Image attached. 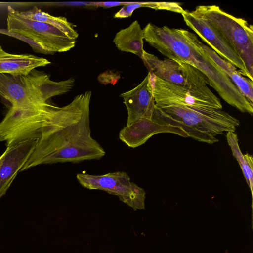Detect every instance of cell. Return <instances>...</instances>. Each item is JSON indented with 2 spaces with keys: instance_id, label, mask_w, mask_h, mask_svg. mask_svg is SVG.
<instances>
[{
  "instance_id": "cell-17",
  "label": "cell",
  "mask_w": 253,
  "mask_h": 253,
  "mask_svg": "<svg viewBox=\"0 0 253 253\" xmlns=\"http://www.w3.org/2000/svg\"><path fill=\"white\" fill-rule=\"evenodd\" d=\"M143 40V29L135 20L118 32L113 41L119 50L133 53L141 58L144 51Z\"/></svg>"
},
{
  "instance_id": "cell-10",
  "label": "cell",
  "mask_w": 253,
  "mask_h": 253,
  "mask_svg": "<svg viewBox=\"0 0 253 253\" xmlns=\"http://www.w3.org/2000/svg\"><path fill=\"white\" fill-rule=\"evenodd\" d=\"M141 59L148 72L164 81L181 85H210L207 77L187 63L168 58L162 60L145 50Z\"/></svg>"
},
{
  "instance_id": "cell-1",
  "label": "cell",
  "mask_w": 253,
  "mask_h": 253,
  "mask_svg": "<svg viewBox=\"0 0 253 253\" xmlns=\"http://www.w3.org/2000/svg\"><path fill=\"white\" fill-rule=\"evenodd\" d=\"M91 92L76 96L53 112L33 152L20 171L41 164L99 160L105 155L91 135L89 106Z\"/></svg>"
},
{
  "instance_id": "cell-14",
  "label": "cell",
  "mask_w": 253,
  "mask_h": 253,
  "mask_svg": "<svg viewBox=\"0 0 253 253\" xmlns=\"http://www.w3.org/2000/svg\"><path fill=\"white\" fill-rule=\"evenodd\" d=\"M127 111L126 126H129L143 117H152L155 103L150 74L132 89L120 95Z\"/></svg>"
},
{
  "instance_id": "cell-4",
  "label": "cell",
  "mask_w": 253,
  "mask_h": 253,
  "mask_svg": "<svg viewBox=\"0 0 253 253\" xmlns=\"http://www.w3.org/2000/svg\"><path fill=\"white\" fill-rule=\"evenodd\" d=\"M74 82L73 78L54 82L47 74L35 69L26 75L0 74V96L11 106L42 105L52 97L69 91Z\"/></svg>"
},
{
  "instance_id": "cell-12",
  "label": "cell",
  "mask_w": 253,
  "mask_h": 253,
  "mask_svg": "<svg viewBox=\"0 0 253 253\" xmlns=\"http://www.w3.org/2000/svg\"><path fill=\"white\" fill-rule=\"evenodd\" d=\"M38 141L34 138L21 141L7 147L0 156V198L33 152Z\"/></svg>"
},
{
  "instance_id": "cell-9",
  "label": "cell",
  "mask_w": 253,
  "mask_h": 253,
  "mask_svg": "<svg viewBox=\"0 0 253 253\" xmlns=\"http://www.w3.org/2000/svg\"><path fill=\"white\" fill-rule=\"evenodd\" d=\"M79 183L89 190H100L117 196L133 210L145 209V191L133 182L125 172H110L100 175L78 173Z\"/></svg>"
},
{
  "instance_id": "cell-18",
  "label": "cell",
  "mask_w": 253,
  "mask_h": 253,
  "mask_svg": "<svg viewBox=\"0 0 253 253\" xmlns=\"http://www.w3.org/2000/svg\"><path fill=\"white\" fill-rule=\"evenodd\" d=\"M16 12L22 18L50 25L62 31L72 39L76 40L78 37V33L74 29L73 25L68 22L65 17L52 16L36 7L29 11L22 12L16 11Z\"/></svg>"
},
{
  "instance_id": "cell-19",
  "label": "cell",
  "mask_w": 253,
  "mask_h": 253,
  "mask_svg": "<svg viewBox=\"0 0 253 253\" xmlns=\"http://www.w3.org/2000/svg\"><path fill=\"white\" fill-rule=\"evenodd\" d=\"M226 139L232 152V154L238 162L253 195V157L247 153L243 154L238 143V136L235 132H227Z\"/></svg>"
},
{
  "instance_id": "cell-20",
  "label": "cell",
  "mask_w": 253,
  "mask_h": 253,
  "mask_svg": "<svg viewBox=\"0 0 253 253\" xmlns=\"http://www.w3.org/2000/svg\"><path fill=\"white\" fill-rule=\"evenodd\" d=\"M147 7L155 10H164L180 13L185 10L180 4L175 2H142L125 4L114 15V18H126L131 16L133 12L137 8Z\"/></svg>"
},
{
  "instance_id": "cell-21",
  "label": "cell",
  "mask_w": 253,
  "mask_h": 253,
  "mask_svg": "<svg viewBox=\"0 0 253 253\" xmlns=\"http://www.w3.org/2000/svg\"><path fill=\"white\" fill-rule=\"evenodd\" d=\"M120 78L119 75L114 73L110 71L104 72L99 75L97 79L98 81L102 84H115Z\"/></svg>"
},
{
  "instance_id": "cell-15",
  "label": "cell",
  "mask_w": 253,
  "mask_h": 253,
  "mask_svg": "<svg viewBox=\"0 0 253 253\" xmlns=\"http://www.w3.org/2000/svg\"><path fill=\"white\" fill-rule=\"evenodd\" d=\"M50 63L45 58L31 54L8 53L0 45V74L26 75L36 68L45 66Z\"/></svg>"
},
{
  "instance_id": "cell-2",
  "label": "cell",
  "mask_w": 253,
  "mask_h": 253,
  "mask_svg": "<svg viewBox=\"0 0 253 253\" xmlns=\"http://www.w3.org/2000/svg\"><path fill=\"white\" fill-rule=\"evenodd\" d=\"M143 32V39L161 54L196 68L207 77L210 86L226 103L242 113L253 115V103L205 52L196 34L182 28L159 27L151 23L146 25Z\"/></svg>"
},
{
  "instance_id": "cell-7",
  "label": "cell",
  "mask_w": 253,
  "mask_h": 253,
  "mask_svg": "<svg viewBox=\"0 0 253 253\" xmlns=\"http://www.w3.org/2000/svg\"><path fill=\"white\" fill-rule=\"evenodd\" d=\"M7 30L28 40L35 51L45 54L68 51L76 43V39L58 29L46 23L22 18L11 8H8Z\"/></svg>"
},
{
  "instance_id": "cell-3",
  "label": "cell",
  "mask_w": 253,
  "mask_h": 253,
  "mask_svg": "<svg viewBox=\"0 0 253 253\" xmlns=\"http://www.w3.org/2000/svg\"><path fill=\"white\" fill-rule=\"evenodd\" d=\"M157 122L178 127L188 137L212 144L218 141L216 136L235 132L240 122L222 109H195L182 107L160 108L155 105L152 115Z\"/></svg>"
},
{
  "instance_id": "cell-5",
  "label": "cell",
  "mask_w": 253,
  "mask_h": 253,
  "mask_svg": "<svg viewBox=\"0 0 253 253\" xmlns=\"http://www.w3.org/2000/svg\"><path fill=\"white\" fill-rule=\"evenodd\" d=\"M192 14L206 19L224 38L243 62L253 77V26L247 20L236 17L218 6L199 5Z\"/></svg>"
},
{
  "instance_id": "cell-11",
  "label": "cell",
  "mask_w": 253,
  "mask_h": 253,
  "mask_svg": "<svg viewBox=\"0 0 253 253\" xmlns=\"http://www.w3.org/2000/svg\"><path fill=\"white\" fill-rule=\"evenodd\" d=\"M183 19L191 29L221 58L231 63L241 74L253 81L245 66L234 50L221 35L206 19L194 16L185 10L181 14Z\"/></svg>"
},
{
  "instance_id": "cell-8",
  "label": "cell",
  "mask_w": 253,
  "mask_h": 253,
  "mask_svg": "<svg viewBox=\"0 0 253 253\" xmlns=\"http://www.w3.org/2000/svg\"><path fill=\"white\" fill-rule=\"evenodd\" d=\"M150 74L157 107H182L195 109H222L220 99L205 84L181 85L164 81Z\"/></svg>"
},
{
  "instance_id": "cell-13",
  "label": "cell",
  "mask_w": 253,
  "mask_h": 253,
  "mask_svg": "<svg viewBox=\"0 0 253 253\" xmlns=\"http://www.w3.org/2000/svg\"><path fill=\"white\" fill-rule=\"evenodd\" d=\"M161 133H171L188 137L180 128L168 124L159 123L152 117H143L120 131L119 139L129 147L135 148L145 143L153 135Z\"/></svg>"
},
{
  "instance_id": "cell-6",
  "label": "cell",
  "mask_w": 253,
  "mask_h": 253,
  "mask_svg": "<svg viewBox=\"0 0 253 253\" xmlns=\"http://www.w3.org/2000/svg\"><path fill=\"white\" fill-rule=\"evenodd\" d=\"M58 107L48 102L29 106H11L0 122V142L9 147L21 141L40 139L54 110Z\"/></svg>"
},
{
  "instance_id": "cell-16",
  "label": "cell",
  "mask_w": 253,
  "mask_h": 253,
  "mask_svg": "<svg viewBox=\"0 0 253 253\" xmlns=\"http://www.w3.org/2000/svg\"><path fill=\"white\" fill-rule=\"evenodd\" d=\"M202 47L205 52L229 77L241 93L253 103V81L243 76L235 66L221 58L210 47L203 43Z\"/></svg>"
}]
</instances>
